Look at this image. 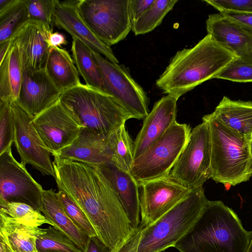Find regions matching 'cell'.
Returning <instances> with one entry per match:
<instances>
[{
	"label": "cell",
	"instance_id": "cell-1",
	"mask_svg": "<svg viewBox=\"0 0 252 252\" xmlns=\"http://www.w3.org/2000/svg\"><path fill=\"white\" fill-rule=\"evenodd\" d=\"M53 165L59 190L81 209L97 237L115 251L134 228L107 180L94 165L57 157Z\"/></svg>",
	"mask_w": 252,
	"mask_h": 252
},
{
	"label": "cell",
	"instance_id": "cell-2",
	"mask_svg": "<svg viewBox=\"0 0 252 252\" xmlns=\"http://www.w3.org/2000/svg\"><path fill=\"white\" fill-rule=\"evenodd\" d=\"M237 57L207 34L193 47L178 51L156 81L164 94L177 100L216 77Z\"/></svg>",
	"mask_w": 252,
	"mask_h": 252
},
{
	"label": "cell",
	"instance_id": "cell-3",
	"mask_svg": "<svg viewBox=\"0 0 252 252\" xmlns=\"http://www.w3.org/2000/svg\"><path fill=\"white\" fill-rule=\"evenodd\" d=\"M251 236L232 209L221 201L208 200L174 247L180 252H247Z\"/></svg>",
	"mask_w": 252,
	"mask_h": 252
},
{
	"label": "cell",
	"instance_id": "cell-4",
	"mask_svg": "<svg viewBox=\"0 0 252 252\" xmlns=\"http://www.w3.org/2000/svg\"><path fill=\"white\" fill-rule=\"evenodd\" d=\"M202 120L210 130L211 178L229 187L248 181L252 176L250 139L223 125L212 113Z\"/></svg>",
	"mask_w": 252,
	"mask_h": 252
},
{
	"label": "cell",
	"instance_id": "cell-5",
	"mask_svg": "<svg viewBox=\"0 0 252 252\" xmlns=\"http://www.w3.org/2000/svg\"><path fill=\"white\" fill-rule=\"evenodd\" d=\"M59 99L82 127L107 138L132 118L111 96L82 83L62 92Z\"/></svg>",
	"mask_w": 252,
	"mask_h": 252
},
{
	"label": "cell",
	"instance_id": "cell-6",
	"mask_svg": "<svg viewBox=\"0 0 252 252\" xmlns=\"http://www.w3.org/2000/svg\"><path fill=\"white\" fill-rule=\"evenodd\" d=\"M208 200L203 187L189 194L141 232L137 252H161L174 247L199 218Z\"/></svg>",
	"mask_w": 252,
	"mask_h": 252
},
{
	"label": "cell",
	"instance_id": "cell-7",
	"mask_svg": "<svg viewBox=\"0 0 252 252\" xmlns=\"http://www.w3.org/2000/svg\"><path fill=\"white\" fill-rule=\"evenodd\" d=\"M191 130L189 125L175 122L134 160L131 173L139 184L169 175L188 141Z\"/></svg>",
	"mask_w": 252,
	"mask_h": 252
},
{
	"label": "cell",
	"instance_id": "cell-8",
	"mask_svg": "<svg viewBox=\"0 0 252 252\" xmlns=\"http://www.w3.org/2000/svg\"><path fill=\"white\" fill-rule=\"evenodd\" d=\"M76 6L93 33L110 47L131 30L129 0H76Z\"/></svg>",
	"mask_w": 252,
	"mask_h": 252
},
{
	"label": "cell",
	"instance_id": "cell-9",
	"mask_svg": "<svg viewBox=\"0 0 252 252\" xmlns=\"http://www.w3.org/2000/svg\"><path fill=\"white\" fill-rule=\"evenodd\" d=\"M168 177L191 189L203 187L211 178L210 134L207 122L202 120L191 130Z\"/></svg>",
	"mask_w": 252,
	"mask_h": 252
},
{
	"label": "cell",
	"instance_id": "cell-10",
	"mask_svg": "<svg viewBox=\"0 0 252 252\" xmlns=\"http://www.w3.org/2000/svg\"><path fill=\"white\" fill-rule=\"evenodd\" d=\"M91 52L101 73L106 94L111 96L132 118L144 119L149 113L148 98L128 70L97 53Z\"/></svg>",
	"mask_w": 252,
	"mask_h": 252
},
{
	"label": "cell",
	"instance_id": "cell-11",
	"mask_svg": "<svg viewBox=\"0 0 252 252\" xmlns=\"http://www.w3.org/2000/svg\"><path fill=\"white\" fill-rule=\"evenodd\" d=\"M43 189L14 158L11 148L0 154V203L18 202L41 212Z\"/></svg>",
	"mask_w": 252,
	"mask_h": 252
},
{
	"label": "cell",
	"instance_id": "cell-12",
	"mask_svg": "<svg viewBox=\"0 0 252 252\" xmlns=\"http://www.w3.org/2000/svg\"><path fill=\"white\" fill-rule=\"evenodd\" d=\"M14 123V143L21 158V163L30 164L43 175L55 177L50 153L40 139L32 123L33 117L16 102L10 103Z\"/></svg>",
	"mask_w": 252,
	"mask_h": 252
},
{
	"label": "cell",
	"instance_id": "cell-13",
	"mask_svg": "<svg viewBox=\"0 0 252 252\" xmlns=\"http://www.w3.org/2000/svg\"><path fill=\"white\" fill-rule=\"evenodd\" d=\"M139 186L140 224L145 227L157 221L192 190L168 176L142 183Z\"/></svg>",
	"mask_w": 252,
	"mask_h": 252
},
{
	"label": "cell",
	"instance_id": "cell-14",
	"mask_svg": "<svg viewBox=\"0 0 252 252\" xmlns=\"http://www.w3.org/2000/svg\"><path fill=\"white\" fill-rule=\"evenodd\" d=\"M32 123L46 149L52 155L69 146L82 128L60 99L34 117Z\"/></svg>",
	"mask_w": 252,
	"mask_h": 252
},
{
	"label": "cell",
	"instance_id": "cell-15",
	"mask_svg": "<svg viewBox=\"0 0 252 252\" xmlns=\"http://www.w3.org/2000/svg\"><path fill=\"white\" fill-rule=\"evenodd\" d=\"M53 28L28 20L15 32L11 40L17 47L23 72L44 69L49 53L48 45Z\"/></svg>",
	"mask_w": 252,
	"mask_h": 252
},
{
	"label": "cell",
	"instance_id": "cell-16",
	"mask_svg": "<svg viewBox=\"0 0 252 252\" xmlns=\"http://www.w3.org/2000/svg\"><path fill=\"white\" fill-rule=\"evenodd\" d=\"M45 69L23 72L22 81L16 103L34 117L57 101L62 94Z\"/></svg>",
	"mask_w": 252,
	"mask_h": 252
},
{
	"label": "cell",
	"instance_id": "cell-17",
	"mask_svg": "<svg viewBox=\"0 0 252 252\" xmlns=\"http://www.w3.org/2000/svg\"><path fill=\"white\" fill-rule=\"evenodd\" d=\"M54 23L58 28L67 32L72 38L80 41L91 51L102 55L113 63H119L111 48L98 38L83 20L78 11L76 0H58Z\"/></svg>",
	"mask_w": 252,
	"mask_h": 252
},
{
	"label": "cell",
	"instance_id": "cell-18",
	"mask_svg": "<svg viewBox=\"0 0 252 252\" xmlns=\"http://www.w3.org/2000/svg\"><path fill=\"white\" fill-rule=\"evenodd\" d=\"M177 99L169 95L156 102L144 119L142 128L134 141V160L159 139L175 122Z\"/></svg>",
	"mask_w": 252,
	"mask_h": 252
},
{
	"label": "cell",
	"instance_id": "cell-19",
	"mask_svg": "<svg viewBox=\"0 0 252 252\" xmlns=\"http://www.w3.org/2000/svg\"><path fill=\"white\" fill-rule=\"evenodd\" d=\"M207 34L237 58L252 63V32L221 14L208 16Z\"/></svg>",
	"mask_w": 252,
	"mask_h": 252
},
{
	"label": "cell",
	"instance_id": "cell-20",
	"mask_svg": "<svg viewBox=\"0 0 252 252\" xmlns=\"http://www.w3.org/2000/svg\"><path fill=\"white\" fill-rule=\"evenodd\" d=\"M96 166L107 180L120 201L133 228L141 223L138 182L130 172L123 170L113 162Z\"/></svg>",
	"mask_w": 252,
	"mask_h": 252
},
{
	"label": "cell",
	"instance_id": "cell-21",
	"mask_svg": "<svg viewBox=\"0 0 252 252\" xmlns=\"http://www.w3.org/2000/svg\"><path fill=\"white\" fill-rule=\"evenodd\" d=\"M52 155L91 165L112 162L108 138L85 127L81 128L78 136L69 146Z\"/></svg>",
	"mask_w": 252,
	"mask_h": 252
},
{
	"label": "cell",
	"instance_id": "cell-22",
	"mask_svg": "<svg viewBox=\"0 0 252 252\" xmlns=\"http://www.w3.org/2000/svg\"><path fill=\"white\" fill-rule=\"evenodd\" d=\"M42 213L53 224L73 241L83 252L89 236L71 220L65 213L59 199L58 192L52 189L42 192Z\"/></svg>",
	"mask_w": 252,
	"mask_h": 252
},
{
	"label": "cell",
	"instance_id": "cell-23",
	"mask_svg": "<svg viewBox=\"0 0 252 252\" xmlns=\"http://www.w3.org/2000/svg\"><path fill=\"white\" fill-rule=\"evenodd\" d=\"M223 125L241 135L252 134V101L233 100L224 96L212 112Z\"/></svg>",
	"mask_w": 252,
	"mask_h": 252
},
{
	"label": "cell",
	"instance_id": "cell-24",
	"mask_svg": "<svg viewBox=\"0 0 252 252\" xmlns=\"http://www.w3.org/2000/svg\"><path fill=\"white\" fill-rule=\"evenodd\" d=\"M43 229L22 224L0 210V237L13 252H38L37 237Z\"/></svg>",
	"mask_w": 252,
	"mask_h": 252
},
{
	"label": "cell",
	"instance_id": "cell-25",
	"mask_svg": "<svg viewBox=\"0 0 252 252\" xmlns=\"http://www.w3.org/2000/svg\"><path fill=\"white\" fill-rule=\"evenodd\" d=\"M44 69L61 92L81 83L73 59L64 49L58 47L50 49Z\"/></svg>",
	"mask_w": 252,
	"mask_h": 252
},
{
	"label": "cell",
	"instance_id": "cell-26",
	"mask_svg": "<svg viewBox=\"0 0 252 252\" xmlns=\"http://www.w3.org/2000/svg\"><path fill=\"white\" fill-rule=\"evenodd\" d=\"M22 73L17 48L11 41L6 57L0 63V101L9 103L17 101Z\"/></svg>",
	"mask_w": 252,
	"mask_h": 252
},
{
	"label": "cell",
	"instance_id": "cell-27",
	"mask_svg": "<svg viewBox=\"0 0 252 252\" xmlns=\"http://www.w3.org/2000/svg\"><path fill=\"white\" fill-rule=\"evenodd\" d=\"M72 57L79 75L86 85L106 94L101 73L91 51L77 39L72 38Z\"/></svg>",
	"mask_w": 252,
	"mask_h": 252
},
{
	"label": "cell",
	"instance_id": "cell-28",
	"mask_svg": "<svg viewBox=\"0 0 252 252\" xmlns=\"http://www.w3.org/2000/svg\"><path fill=\"white\" fill-rule=\"evenodd\" d=\"M108 144L112 162L123 170L131 172L134 161V142L125 124L110 134Z\"/></svg>",
	"mask_w": 252,
	"mask_h": 252
},
{
	"label": "cell",
	"instance_id": "cell-29",
	"mask_svg": "<svg viewBox=\"0 0 252 252\" xmlns=\"http://www.w3.org/2000/svg\"><path fill=\"white\" fill-rule=\"evenodd\" d=\"M177 2V0H154L149 9L131 23L132 31L136 35L152 31L161 24L164 17Z\"/></svg>",
	"mask_w": 252,
	"mask_h": 252
},
{
	"label": "cell",
	"instance_id": "cell-30",
	"mask_svg": "<svg viewBox=\"0 0 252 252\" xmlns=\"http://www.w3.org/2000/svg\"><path fill=\"white\" fill-rule=\"evenodd\" d=\"M38 252H83L69 238L52 225L43 229L37 238Z\"/></svg>",
	"mask_w": 252,
	"mask_h": 252
},
{
	"label": "cell",
	"instance_id": "cell-31",
	"mask_svg": "<svg viewBox=\"0 0 252 252\" xmlns=\"http://www.w3.org/2000/svg\"><path fill=\"white\" fill-rule=\"evenodd\" d=\"M0 210L22 224L39 227L46 223L53 226L40 211L26 203L10 202L0 203Z\"/></svg>",
	"mask_w": 252,
	"mask_h": 252
},
{
	"label": "cell",
	"instance_id": "cell-32",
	"mask_svg": "<svg viewBox=\"0 0 252 252\" xmlns=\"http://www.w3.org/2000/svg\"><path fill=\"white\" fill-rule=\"evenodd\" d=\"M28 19L25 0L0 16V43L9 40L16 30Z\"/></svg>",
	"mask_w": 252,
	"mask_h": 252
},
{
	"label": "cell",
	"instance_id": "cell-33",
	"mask_svg": "<svg viewBox=\"0 0 252 252\" xmlns=\"http://www.w3.org/2000/svg\"><path fill=\"white\" fill-rule=\"evenodd\" d=\"M58 0H25L29 20L41 22L53 28Z\"/></svg>",
	"mask_w": 252,
	"mask_h": 252
},
{
	"label": "cell",
	"instance_id": "cell-34",
	"mask_svg": "<svg viewBox=\"0 0 252 252\" xmlns=\"http://www.w3.org/2000/svg\"><path fill=\"white\" fill-rule=\"evenodd\" d=\"M58 194L64 210L76 225L89 237L96 236L87 217L74 201L62 190H59Z\"/></svg>",
	"mask_w": 252,
	"mask_h": 252
},
{
	"label": "cell",
	"instance_id": "cell-35",
	"mask_svg": "<svg viewBox=\"0 0 252 252\" xmlns=\"http://www.w3.org/2000/svg\"><path fill=\"white\" fill-rule=\"evenodd\" d=\"M14 123L9 103L0 101V154L10 148L14 143Z\"/></svg>",
	"mask_w": 252,
	"mask_h": 252
},
{
	"label": "cell",
	"instance_id": "cell-36",
	"mask_svg": "<svg viewBox=\"0 0 252 252\" xmlns=\"http://www.w3.org/2000/svg\"><path fill=\"white\" fill-rule=\"evenodd\" d=\"M215 78L237 82H252V63L236 58Z\"/></svg>",
	"mask_w": 252,
	"mask_h": 252
},
{
	"label": "cell",
	"instance_id": "cell-37",
	"mask_svg": "<svg viewBox=\"0 0 252 252\" xmlns=\"http://www.w3.org/2000/svg\"><path fill=\"white\" fill-rule=\"evenodd\" d=\"M220 12L232 11L252 14V0H204Z\"/></svg>",
	"mask_w": 252,
	"mask_h": 252
},
{
	"label": "cell",
	"instance_id": "cell-38",
	"mask_svg": "<svg viewBox=\"0 0 252 252\" xmlns=\"http://www.w3.org/2000/svg\"><path fill=\"white\" fill-rule=\"evenodd\" d=\"M144 227L140 224L134 228L119 248L112 252H137L141 232Z\"/></svg>",
	"mask_w": 252,
	"mask_h": 252
},
{
	"label": "cell",
	"instance_id": "cell-39",
	"mask_svg": "<svg viewBox=\"0 0 252 252\" xmlns=\"http://www.w3.org/2000/svg\"><path fill=\"white\" fill-rule=\"evenodd\" d=\"M154 1V0H129V13L131 24L140 18Z\"/></svg>",
	"mask_w": 252,
	"mask_h": 252
},
{
	"label": "cell",
	"instance_id": "cell-40",
	"mask_svg": "<svg viewBox=\"0 0 252 252\" xmlns=\"http://www.w3.org/2000/svg\"><path fill=\"white\" fill-rule=\"evenodd\" d=\"M232 21L252 32V14L241 13L232 11L220 12Z\"/></svg>",
	"mask_w": 252,
	"mask_h": 252
},
{
	"label": "cell",
	"instance_id": "cell-41",
	"mask_svg": "<svg viewBox=\"0 0 252 252\" xmlns=\"http://www.w3.org/2000/svg\"><path fill=\"white\" fill-rule=\"evenodd\" d=\"M83 252H111L96 236L89 237L86 247Z\"/></svg>",
	"mask_w": 252,
	"mask_h": 252
},
{
	"label": "cell",
	"instance_id": "cell-42",
	"mask_svg": "<svg viewBox=\"0 0 252 252\" xmlns=\"http://www.w3.org/2000/svg\"><path fill=\"white\" fill-rule=\"evenodd\" d=\"M47 42L50 49L56 47H59L67 44L65 36L59 32H53L49 35Z\"/></svg>",
	"mask_w": 252,
	"mask_h": 252
},
{
	"label": "cell",
	"instance_id": "cell-43",
	"mask_svg": "<svg viewBox=\"0 0 252 252\" xmlns=\"http://www.w3.org/2000/svg\"><path fill=\"white\" fill-rule=\"evenodd\" d=\"M19 0H0V16L11 10Z\"/></svg>",
	"mask_w": 252,
	"mask_h": 252
},
{
	"label": "cell",
	"instance_id": "cell-44",
	"mask_svg": "<svg viewBox=\"0 0 252 252\" xmlns=\"http://www.w3.org/2000/svg\"><path fill=\"white\" fill-rule=\"evenodd\" d=\"M11 44V39L0 43V63H1L6 57Z\"/></svg>",
	"mask_w": 252,
	"mask_h": 252
},
{
	"label": "cell",
	"instance_id": "cell-45",
	"mask_svg": "<svg viewBox=\"0 0 252 252\" xmlns=\"http://www.w3.org/2000/svg\"><path fill=\"white\" fill-rule=\"evenodd\" d=\"M0 252H13L1 237H0Z\"/></svg>",
	"mask_w": 252,
	"mask_h": 252
},
{
	"label": "cell",
	"instance_id": "cell-46",
	"mask_svg": "<svg viewBox=\"0 0 252 252\" xmlns=\"http://www.w3.org/2000/svg\"><path fill=\"white\" fill-rule=\"evenodd\" d=\"M247 252H252V231L251 238L249 242Z\"/></svg>",
	"mask_w": 252,
	"mask_h": 252
},
{
	"label": "cell",
	"instance_id": "cell-47",
	"mask_svg": "<svg viewBox=\"0 0 252 252\" xmlns=\"http://www.w3.org/2000/svg\"><path fill=\"white\" fill-rule=\"evenodd\" d=\"M250 150H251V153L252 156V134L251 135V138H250Z\"/></svg>",
	"mask_w": 252,
	"mask_h": 252
}]
</instances>
